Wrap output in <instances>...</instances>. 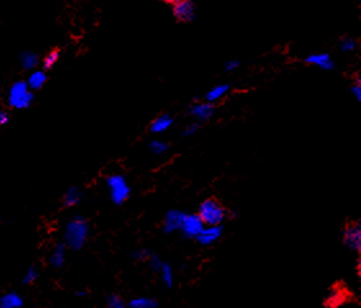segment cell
Returning a JSON list of instances; mask_svg holds the SVG:
<instances>
[{"instance_id": "1", "label": "cell", "mask_w": 361, "mask_h": 308, "mask_svg": "<svg viewBox=\"0 0 361 308\" xmlns=\"http://www.w3.org/2000/svg\"><path fill=\"white\" fill-rule=\"evenodd\" d=\"M90 235V224L84 216L71 217L64 226V244L72 251H80L87 244Z\"/></svg>"}, {"instance_id": "2", "label": "cell", "mask_w": 361, "mask_h": 308, "mask_svg": "<svg viewBox=\"0 0 361 308\" xmlns=\"http://www.w3.org/2000/svg\"><path fill=\"white\" fill-rule=\"evenodd\" d=\"M198 216L206 226L224 225L228 217V209L213 198L205 199L198 207Z\"/></svg>"}, {"instance_id": "3", "label": "cell", "mask_w": 361, "mask_h": 308, "mask_svg": "<svg viewBox=\"0 0 361 308\" xmlns=\"http://www.w3.org/2000/svg\"><path fill=\"white\" fill-rule=\"evenodd\" d=\"M106 185L113 204L121 205L129 200L131 196V186L122 173H111L107 176Z\"/></svg>"}, {"instance_id": "4", "label": "cell", "mask_w": 361, "mask_h": 308, "mask_svg": "<svg viewBox=\"0 0 361 308\" xmlns=\"http://www.w3.org/2000/svg\"><path fill=\"white\" fill-rule=\"evenodd\" d=\"M342 243L351 252H361V224L360 221H351L343 227Z\"/></svg>"}, {"instance_id": "5", "label": "cell", "mask_w": 361, "mask_h": 308, "mask_svg": "<svg viewBox=\"0 0 361 308\" xmlns=\"http://www.w3.org/2000/svg\"><path fill=\"white\" fill-rule=\"evenodd\" d=\"M205 227V224L198 216V213H184L182 217L181 226H180L179 232L185 239H194L199 235Z\"/></svg>"}, {"instance_id": "6", "label": "cell", "mask_w": 361, "mask_h": 308, "mask_svg": "<svg viewBox=\"0 0 361 308\" xmlns=\"http://www.w3.org/2000/svg\"><path fill=\"white\" fill-rule=\"evenodd\" d=\"M31 100H32V94L30 93L26 84H16L10 90L9 104L14 108H26L30 106Z\"/></svg>"}, {"instance_id": "7", "label": "cell", "mask_w": 361, "mask_h": 308, "mask_svg": "<svg viewBox=\"0 0 361 308\" xmlns=\"http://www.w3.org/2000/svg\"><path fill=\"white\" fill-rule=\"evenodd\" d=\"M224 232V226H206L203 230L199 232V235L196 238V242L202 247H212L213 244L219 242Z\"/></svg>"}, {"instance_id": "8", "label": "cell", "mask_w": 361, "mask_h": 308, "mask_svg": "<svg viewBox=\"0 0 361 308\" xmlns=\"http://www.w3.org/2000/svg\"><path fill=\"white\" fill-rule=\"evenodd\" d=\"M182 211L179 209H170L169 212H166L165 217L162 221L163 231L166 234H174V232H179L180 226H181L182 217H184Z\"/></svg>"}, {"instance_id": "9", "label": "cell", "mask_w": 361, "mask_h": 308, "mask_svg": "<svg viewBox=\"0 0 361 308\" xmlns=\"http://www.w3.org/2000/svg\"><path fill=\"white\" fill-rule=\"evenodd\" d=\"M189 113L193 118H196L199 122H203V121H207V119L211 118L215 113V106L213 103H197L194 106L190 107Z\"/></svg>"}, {"instance_id": "10", "label": "cell", "mask_w": 361, "mask_h": 308, "mask_svg": "<svg viewBox=\"0 0 361 308\" xmlns=\"http://www.w3.org/2000/svg\"><path fill=\"white\" fill-rule=\"evenodd\" d=\"M174 16L180 22H190L194 20V4L192 0H184L174 5Z\"/></svg>"}, {"instance_id": "11", "label": "cell", "mask_w": 361, "mask_h": 308, "mask_svg": "<svg viewBox=\"0 0 361 308\" xmlns=\"http://www.w3.org/2000/svg\"><path fill=\"white\" fill-rule=\"evenodd\" d=\"M50 265L56 267V269H60L64 262H66V244L64 243H58L53 247L52 252L49 255Z\"/></svg>"}, {"instance_id": "12", "label": "cell", "mask_w": 361, "mask_h": 308, "mask_svg": "<svg viewBox=\"0 0 361 308\" xmlns=\"http://www.w3.org/2000/svg\"><path fill=\"white\" fill-rule=\"evenodd\" d=\"M174 118L170 114H161L153 119L150 126V131L153 134H162L173 126Z\"/></svg>"}, {"instance_id": "13", "label": "cell", "mask_w": 361, "mask_h": 308, "mask_svg": "<svg viewBox=\"0 0 361 308\" xmlns=\"http://www.w3.org/2000/svg\"><path fill=\"white\" fill-rule=\"evenodd\" d=\"M24 305V298L16 292L5 293L0 297V308H22Z\"/></svg>"}, {"instance_id": "14", "label": "cell", "mask_w": 361, "mask_h": 308, "mask_svg": "<svg viewBox=\"0 0 361 308\" xmlns=\"http://www.w3.org/2000/svg\"><path fill=\"white\" fill-rule=\"evenodd\" d=\"M63 204L67 208H71V207H76L77 204L81 203L83 200V192L77 188V186H71L66 190L64 196H63Z\"/></svg>"}, {"instance_id": "15", "label": "cell", "mask_w": 361, "mask_h": 308, "mask_svg": "<svg viewBox=\"0 0 361 308\" xmlns=\"http://www.w3.org/2000/svg\"><path fill=\"white\" fill-rule=\"evenodd\" d=\"M158 301L153 297H135L127 303V308H157Z\"/></svg>"}, {"instance_id": "16", "label": "cell", "mask_w": 361, "mask_h": 308, "mask_svg": "<svg viewBox=\"0 0 361 308\" xmlns=\"http://www.w3.org/2000/svg\"><path fill=\"white\" fill-rule=\"evenodd\" d=\"M306 62L307 63L316 64V66H319L323 70H331V68H334V63L329 58L328 54H314V56H308Z\"/></svg>"}, {"instance_id": "17", "label": "cell", "mask_w": 361, "mask_h": 308, "mask_svg": "<svg viewBox=\"0 0 361 308\" xmlns=\"http://www.w3.org/2000/svg\"><path fill=\"white\" fill-rule=\"evenodd\" d=\"M158 274L166 288H173L174 280H175V274H174L173 266L167 263V262H163L162 267L158 271Z\"/></svg>"}, {"instance_id": "18", "label": "cell", "mask_w": 361, "mask_h": 308, "mask_svg": "<svg viewBox=\"0 0 361 308\" xmlns=\"http://www.w3.org/2000/svg\"><path fill=\"white\" fill-rule=\"evenodd\" d=\"M230 86L228 84H222V85H217L213 89H211L209 93L206 94V102L215 103L216 100L221 99L222 96H225L226 93L229 91Z\"/></svg>"}, {"instance_id": "19", "label": "cell", "mask_w": 361, "mask_h": 308, "mask_svg": "<svg viewBox=\"0 0 361 308\" xmlns=\"http://www.w3.org/2000/svg\"><path fill=\"white\" fill-rule=\"evenodd\" d=\"M148 149L154 156H162L170 149V144L162 140H152L148 145Z\"/></svg>"}, {"instance_id": "20", "label": "cell", "mask_w": 361, "mask_h": 308, "mask_svg": "<svg viewBox=\"0 0 361 308\" xmlns=\"http://www.w3.org/2000/svg\"><path fill=\"white\" fill-rule=\"evenodd\" d=\"M107 308H127V303L119 294H110L107 297Z\"/></svg>"}, {"instance_id": "21", "label": "cell", "mask_w": 361, "mask_h": 308, "mask_svg": "<svg viewBox=\"0 0 361 308\" xmlns=\"http://www.w3.org/2000/svg\"><path fill=\"white\" fill-rule=\"evenodd\" d=\"M60 50L58 49V48H56V49H53L52 52H49V54L44 58V68H45V70H50V68L54 66V63H56L57 60H58V58H60Z\"/></svg>"}, {"instance_id": "22", "label": "cell", "mask_w": 361, "mask_h": 308, "mask_svg": "<svg viewBox=\"0 0 361 308\" xmlns=\"http://www.w3.org/2000/svg\"><path fill=\"white\" fill-rule=\"evenodd\" d=\"M37 278H39V271H37V269L35 266H31V267H29V269L26 270V272H25V276L24 279H22V284L25 285L32 284V282L36 281Z\"/></svg>"}, {"instance_id": "23", "label": "cell", "mask_w": 361, "mask_h": 308, "mask_svg": "<svg viewBox=\"0 0 361 308\" xmlns=\"http://www.w3.org/2000/svg\"><path fill=\"white\" fill-rule=\"evenodd\" d=\"M45 80H47V76H45L43 72H35L32 76L30 77L29 84H30V86L32 87V89H40V87L44 85V83H45Z\"/></svg>"}, {"instance_id": "24", "label": "cell", "mask_w": 361, "mask_h": 308, "mask_svg": "<svg viewBox=\"0 0 361 308\" xmlns=\"http://www.w3.org/2000/svg\"><path fill=\"white\" fill-rule=\"evenodd\" d=\"M147 262H148V265H150V269H152L153 271H156V272H158L159 270H161V267H162V265H163L162 258H161L158 254H156V253H153V252L150 253V258L147 259Z\"/></svg>"}, {"instance_id": "25", "label": "cell", "mask_w": 361, "mask_h": 308, "mask_svg": "<svg viewBox=\"0 0 361 308\" xmlns=\"http://www.w3.org/2000/svg\"><path fill=\"white\" fill-rule=\"evenodd\" d=\"M150 251L148 249H138L135 252H133V258L138 262H147V259L150 258Z\"/></svg>"}, {"instance_id": "26", "label": "cell", "mask_w": 361, "mask_h": 308, "mask_svg": "<svg viewBox=\"0 0 361 308\" xmlns=\"http://www.w3.org/2000/svg\"><path fill=\"white\" fill-rule=\"evenodd\" d=\"M199 129H201V123H199V122L189 123L188 126H186L185 129H184V131H182V136H185V138H188V136L194 135V134H196Z\"/></svg>"}, {"instance_id": "27", "label": "cell", "mask_w": 361, "mask_h": 308, "mask_svg": "<svg viewBox=\"0 0 361 308\" xmlns=\"http://www.w3.org/2000/svg\"><path fill=\"white\" fill-rule=\"evenodd\" d=\"M351 93L354 94L355 98L358 99V102L361 100V84H360V80H358V83L355 84L354 86L351 87Z\"/></svg>"}, {"instance_id": "28", "label": "cell", "mask_w": 361, "mask_h": 308, "mask_svg": "<svg viewBox=\"0 0 361 308\" xmlns=\"http://www.w3.org/2000/svg\"><path fill=\"white\" fill-rule=\"evenodd\" d=\"M342 49L345 50V52H350L355 48V41L352 39H345L342 40Z\"/></svg>"}, {"instance_id": "29", "label": "cell", "mask_w": 361, "mask_h": 308, "mask_svg": "<svg viewBox=\"0 0 361 308\" xmlns=\"http://www.w3.org/2000/svg\"><path fill=\"white\" fill-rule=\"evenodd\" d=\"M9 121V114L5 111H0V126H3Z\"/></svg>"}, {"instance_id": "30", "label": "cell", "mask_w": 361, "mask_h": 308, "mask_svg": "<svg viewBox=\"0 0 361 308\" xmlns=\"http://www.w3.org/2000/svg\"><path fill=\"white\" fill-rule=\"evenodd\" d=\"M238 62H237V60H233V62H228V63H226V67H225V68H226V71H232V70H234V68H237V67H238Z\"/></svg>"}, {"instance_id": "31", "label": "cell", "mask_w": 361, "mask_h": 308, "mask_svg": "<svg viewBox=\"0 0 361 308\" xmlns=\"http://www.w3.org/2000/svg\"><path fill=\"white\" fill-rule=\"evenodd\" d=\"M163 1H165V3L171 4V5H176V4L181 3V1H184V0H163Z\"/></svg>"}, {"instance_id": "32", "label": "cell", "mask_w": 361, "mask_h": 308, "mask_svg": "<svg viewBox=\"0 0 361 308\" xmlns=\"http://www.w3.org/2000/svg\"><path fill=\"white\" fill-rule=\"evenodd\" d=\"M87 294H88V293L84 292V290H80V292L75 293V295H76V297H87Z\"/></svg>"}]
</instances>
